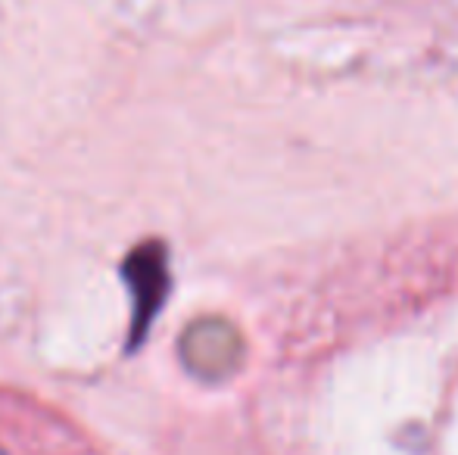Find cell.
<instances>
[{
    "label": "cell",
    "mask_w": 458,
    "mask_h": 455,
    "mask_svg": "<svg viewBox=\"0 0 458 455\" xmlns=\"http://www.w3.org/2000/svg\"><path fill=\"white\" fill-rule=\"evenodd\" d=\"M182 352L187 368L197 371L199 377H225L241 362V337L225 322L209 318L187 331Z\"/></svg>",
    "instance_id": "obj_1"
}]
</instances>
